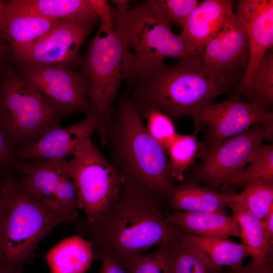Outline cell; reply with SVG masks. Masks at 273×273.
Segmentation results:
<instances>
[{"mask_svg": "<svg viewBox=\"0 0 273 273\" xmlns=\"http://www.w3.org/2000/svg\"><path fill=\"white\" fill-rule=\"evenodd\" d=\"M159 201L144 187L124 180L105 211L90 221L78 218L75 230L90 242L94 256L109 250L125 261L175 239L177 230L162 213Z\"/></svg>", "mask_w": 273, "mask_h": 273, "instance_id": "1", "label": "cell"}, {"mask_svg": "<svg viewBox=\"0 0 273 273\" xmlns=\"http://www.w3.org/2000/svg\"><path fill=\"white\" fill-rule=\"evenodd\" d=\"M72 224L53 202L29 190L13 171L0 177V273H22L40 242L57 225Z\"/></svg>", "mask_w": 273, "mask_h": 273, "instance_id": "2", "label": "cell"}, {"mask_svg": "<svg viewBox=\"0 0 273 273\" xmlns=\"http://www.w3.org/2000/svg\"><path fill=\"white\" fill-rule=\"evenodd\" d=\"M127 81L140 113L156 109L173 121L236 88L228 78L205 68L201 58L179 60L172 65L163 63Z\"/></svg>", "mask_w": 273, "mask_h": 273, "instance_id": "3", "label": "cell"}, {"mask_svg": "<svg viewBox=\"0 0 273 273\" xmlns=\"http://www.w3.org/2000/svg\"><path fill=\"white\" fill-rule=\"evenodd\" d=\"M105 145L109 161L127 180L163 200L173 184L167 151L148 132L138 107L129 95L119 96L114 108Z\"/></svg>", "mask_w": 273, "mask_h": 273, "instance_id": "4", "label": "cell"}, {"mask_svg": "<svg viewBox=\"0 0 273 273\" xmlns=\"http://www.w3.org/2000/svg\"><path fill=\"white\" fill-rule=\"evenodd\" d=\"M114 29L126 47L130 73L127 80L158 68L167 58H201L154 11L148 0L132 8L112 9Z\"/></svg>", "mask_w": 273, "mask_h": 273, "instance_id": "5", "label": "cell"}, {"mask_svg": "<svg viewBox=\"0 0 273 273\" xmlns=\"http://www.w3.org/2000/svg\"><path fill=\"white\" fill-rule=\"evenodd\" d=\"M85 77L89 90L93 113L97 116V129L101 145L106 135L114 112V103L122 82L129 77V59L122 40L114 26L100 25L90 41L78 66Z\"/></svg>", "mask_w": 273, "mask_h": 273, "instance_id": "6", "label": "cell"}, {"mask_svg": "<svg viewBox=\"0 0 273 273\" xmlns=\"http://www.w3.org/2000/svg\"><path fill=\"white\" fill-rule=\"evenodd\" d=\"M66 116L39 96L11 68L0 73V127L18 152Z\"/></svg>", "mask_w": 273, "mask_h": 273, "instance_id": "7", "label": "cell"}, {"mask_svg": "<svg viewBox=\"0 0 273 273\" xmlns=\"http://www.w3.org/2000/svg\"><path fill=\"white\" fill-rule=\"evenodd\" d=\"M69 161L79 209L92 221L116 199L124 179L93 143L92 137L78 147Z\"/></svg>", "mask_w": 273, "mask_h": 273, "instance_id": "8", "label": "cell"}, {"mask_svg": "<svg viewBox=\"0 0 273 273\" xmlns=\"http://www.w3.org/2000/svg\"><path fill=\"white\" fill-rule=\"evenodd\" d=\"M272 136L273 119L256 124L225 140L195 165L188 181L203 183L217 192L234 185L252 153Z\"/></svg>", "mask_w": 273, "mask_h": 273, "instance_id": "9", "label": "cell"}, {"mask_svg": "<svg viewBox=\"0 0 273 273\" xmlns=\"http://www.w3.org/2000/svg\"><path fill=\"white\" fill-rule=\"evenodd\" d=\"M17 63L26 82L66 117L93 113L89 86L80 71L64 65Z\"/></svg>", "mask_w": 273, "mask_h": 273, "instance_id": "10", "label": "cell"}, {"mask_svg": "<svg viewBox=\"0 0 273 273\" xmlns=\"http://www.w3.org/2000/svg\"><path fill=\"white\" fill-rule=\"evenodd\" d=\"M194 122L207 128L206 138L199 143L198 157L204 158L225 140L253 125L273 119V112L266 113L252 104L231 96L224 101L197 108L189 115Z\"/></svg>", "mask_w": 273, "mask_h": 273, "instance_id": "11", "label": "cell"}, {"mask_svg": "<svg viewBox=\"0 0 273 273\" xmlns=\"http://www.w3.org/2000/svg\"><path fill=\"white\" fill-rule=\"evenodd\" d=\"M12 171L34 194L54 202L69 217L77 216L79 209L67 159L20 160Z\"/></svg>", "mask_w": 273, "mask_h": 273, "instance_id": "12", "label": "cell"}, {"mask_svg": "<svg viewBox=\"0 0 273 273\" xmlns=\"http://www.w3.org/2000/svg\"><path fill=\"white\" fill-rule=\"evenodd\" d=\"M249 58L245 26L233 11L203 50L202 64L208 70L229 79L237 88L245 75Z\"/></svg>", "mask_w": 273, "mask_h": 273, "instance_id": "13", "label": "cell"}, {"mask_svg": "<svg viewBox=\"0 0 273 273\" xmlns=\"http://www.w3.org/2000/svg\"><path fill=\"white\" fill-rule=\"evenodd\" d=\"M95 23L62 20L14 59L16 63L77 67L81 46Z\"/></svg>", "mask_w": 273, "mask_h": 273, "instance_id": "14", "label": "cell"}, {"mask_svg": "<svg viewBox=\"0 0 273 273\" xmlns=\"http://www.w3.org/2000/svg\"><path fill=\"white\" fill-rule=\"evenodd\" d=\"M234 14L244 24L250 48V58L245 75L233 92L234 96L248 97L260 63L273 48V1L240 0Z\"/></svg>", "mask_w": 273, "mask_h": 273, "instance_id": "15", "label": "cell"}, {"mask_svg": "<svg viewBox=\"0 0 273 273\" xmlns=\"http://www.w3.org/2000/svg\"><path fill=\"white\" fill-rule=\"evenodd\" d=\"M99 120L93 113L82 121L66 127L54 128L18 152L20 160L66 159L97 131Z\"/></svg>", "mask_w": 273, "mask_h": 273, "instance_id": "16", "label": "cell"}, {"mask_svg": "<svg viewBox=\"0 0 273 273\" xmlns=\"http://www.w3.org/2000/svg\"><path fill=\"white\" fill-rule=\"evenodd\" d=\"M233 12L232 1L205 0L199 2L178 34L198 55L223 26Z\"/></svg>", "mask_w": 273, "mask_h": 273, "instance_id": "17", "label": "cell"}, {"mask_svg": "<svg viewBox=\"0 0 273 273\" xmlns=\"http://www.w3.org/2000/svg\"><path fill=\"white\" fill-rule=\"evenodd\" d=\"M237 193H219L187 181L171 185L163 199L173 210L186 212H214L227 215L225 207L236 198Z\"/></svg>", "mask_w": 273, "mask_h": 273, "instance_id": "18", "label": "cell"}, {"mask_svg": "<svg viewBox=\"0 0 273 273\" xmlns=\"http://www.w3.org/2000/svg\"><path fill=\"white\" fill-rule=\"evenodd\" d=\"M61 20L21 13L10 8L5 2L0 19V37L7 42L14 58Z\"/></svg>", "mask_w": 273, "mask_h": 273, "instance_id": "19", "label": "cell"}, {"mask_svg": "<svg viewBox=\"0 0 273 273\" xmlns=\"http://www.w3.org/2000/svg\"><path fill=\"white\" fill-rule=\"evenodd\" d=\"M167 221L178 230L202 237L227 239L240 237L239 225L233 217L214 212L173 210Z\"/></svg>", "mask_w": 273, "mask_h": 273, "instance_id": "20", "label": "cell"}, {"mask_svg": "<svg viewBox=\"0 0 273 273\" xmlns=\"http://www.w3.org/2000/svg\"><path fill=\"white\" fill-rule=\"evenodd\" d=\"M12 10L54 20L97 22L99 19L89 0H13Z\"/></svg>", "mask_w": 273, "mask_h": 273, "instance_id": "21", "label": "cell"}, {"mask_svg": "<svg viewBox=\"0 0 273 273\" xmlns=\"http://www.w3.org/2000/svg\"><path fill=\"white\" fill-rule=\"evenodd\" d=\"M175 240L183 247L202 253L220 267L226 266L233 269L240 267L244 259L251 256L248 246L226 239L199 236L177 230Z\"/></svg>", "mask_w": 273, "mask_h": 273, "instance_id": "22", "label": "cell"}, {"mask_svg": "<svg viewBox=\"0 0 273 273\" xmlns=\"http://www.w3.org/2000/svg\"><path fill=\"white\" fill-rule=\"evenodd\" d=\"M228 207L239 225L243 244L250 249L252 261L263 268L272 269L273 245L266 239L261 221L250 211L238 194Z\"/></svg>", "mask_w": 273, "mask_h": 273, "instance_id": "23", "label": "cell"}, {"mask_svg": "<svg viewBox=\"0 0 273 273\" xmlns=\"http://www.w3.org/2000/svg\"><path fill=\"white\" fill-rule=\"evenodd\" d=\"M94 259L92 244L78 234L60 242L45 256L50 273H85Z\"/></svg>", "mask_w": 273, "mask_h": 273, "instance_id": "24", "label": "cell"}, {"mask_svg": "<svg viewBox=\"0 0 273 273\" xmlns=\"http://www.w3.org/2000/svg\"><path fill=\"white\" fill-rule=\"evenodd\" d=\"M194 126V131L191 134L177 133L167 149L168 164L173 179H180L198 157L199 143L197 135L203 126L196 122Z\"/></svg>", "mask_w": 273, "mask_h": 273, "instance_id": "25", "label": "cell"}, {"mask_svg": "<svg viewBox=\"0 0 273 273\" xmlns=\"http://www.w3.org/2000/svg\"><path fill=\"white\" fill-rule=\"evenodd\" d=\"M169 264L170 273H223L203 254L183 247L175 240L169 243Z\"/></svg>", "mask_w": 273, "mask_h": 273, "instance_id": "26", "label": "cell"}, {"mask_svg": "<svg viewBox=\"0 0 273 273\" xmlns=\"http://www.w3.org/2000/svg\"><path fill=\"white\" fill-rule=\"evenodd\" d=\"M251 103L266 113L272 112L273 48L262 58L253 79L248 97Z\"/></svg>", "mask_w": 273, "mask_h": 273, "instance_id": "27", "label": "cell"}, {"mask_svg": "<svg viewBox=\"0 0 273 273\" xmlns=\"http://www.w3.org/2000/svg\"><path fill=\"white\" fill-rule=\"evenodd\" d=\"M245 185L238 195L250 211L262 221L273 210V181L254 180Z\"/></svg>", "mask_w": 273, "mask_h": 273, "instance_id": "28", "label": "cell"}, {"mask_svg": "<svg viewBox=\"0 0 273 273\" xmlns=\"http://www.w3.org/2000/svg\"><path fill=\"white\" fill-rule=\"evenodd\" d=\"M170 242L158 246L151 252L135 254L123 261L129 273H170Z\"/></svg>", "mask_w": 273, "mask_h": 273, "instance_id": "29", "label": "cell"}, {"mask_svg": "<svg viewBox=\"0 0 273 273\" xmlns=\"http://www.w3.org/2000/svg\"><path fill=\"white\" fill-rule=\"evenodd\" d=\"M248 163L234 185L254 180L273 181V146H261L250 156Z\"/></svg>", "mask_w": 273, "mask_h": 273, "instance_id": "30", "label": "cell"}, {"mask_svg": "<svg viewBox=\"0 0 273 273\" xmlns=\"http://www.w3.org/2000/svg\"><path fill=\"white\" fill-rule=\"evenodd\" d=\"M158 15L170 27L175 25L181 30L193 11L197 0H148Z\"/></svg>", "mask_w": 273, "mask_h": 273, "instance_id": "31", "label": "cell"}, {"mask_svg": "<svg viewBox=\"0 0 273 273\" xmlns=\"http://www.w3.org/2000/svg\"><path fill=\"white\" fill-rule=\"evenodd\" d=\"M140 114L142 119H146V127L148 132L167 151L177 134L173 121L156 109H148Z\"/></svg>", "mask_w": 273, "mask_h": 273, "instance_id": "32", "label": "cell"}, {"mask_svg": "<svg viewBox=\"0 0 273 273\" xmlns=\"http://www.w3.org/2000/svg\"><path fill=\"white\" fill-rule=\"evenodd\" d=\"M19 161L18 151L10 143L0 127V173L12 171Z\"/></svg>", "mask_w": 273, "mask_h": 273, "instance_id": "33", "label": "cell"}, {"mask_svg": "<svg viewBox=\"0 0 273 273\" xmlns=\"http://www.w3.org/2000/svg\"><path fill=\"white\" fill-rule=\"evenodd\" d=\"M95 258L101 260L99 273H129L124 262L111 251H102Z\"/></svg>", "mask_w": 273, "mask_h": 273, "instance_id": "34", "label": "cell"}, {"mask_svg": "<svg viewBox=\"0 0 273 273\" xmlns=\"http://www.w3.org/2000/svg\"><path fill=\"white\" fill-rule=\"evenodd\" d=\"M97 16L101 20V25L108 28L114 27L112 9L105 0H89Z\"/></svg>", "mask_w": 273, "mask_h": 273, "instance_id": "35", "label": "cell"}, {"mask_svg": "<svg viewBox=\"0 0 273 273\" xmlns=\"http://www.w3.org/2000/svg\"><path fill=\"white\" fill-rule=\"evenodd\" d=\"M230 273H273V270L257 265L251 260L247 264L230 269Z\"/></svg>", "mask_w": 273, "mask_h": 273, "instance_id": "36", "label": "cell"}, {"mask_svg": "<svg viewBox=\"0 0 273 273\" xmlns=\"http://www.w3.org/2000/svg\"><path fill=\"white\" fill-rule=\"evenodd\" d=\"M261 223L268 243L273 245V210Z\"/></svg>", "mask_w": 273, "mask_h": 273, "instance_id": "37", "label": "cell"}, {"mask_svg": "<svg viewBox=\"0 0 273 273\" xmlns=\"http://www.w3.org/2000/svg\"><path fill=\"white\" fill-rule=\"evenodd\" d=\"M112 2L115 5L116 9H124L129 7V1L126 0H115L112 1Z\"/></svg>", "mask_w": 273, "mask_h": 273, "instance_id": "38", "label": "cell"}, {"mask_svg": "<svg viewBox=\"0 0 273 273\" xmlns=\"http://www.w3.org/2000/svg\"><path fill=\"white\" fill-rule=\"evenodd\" d=\"M5 7V2L0 1V19L3 15Z\"/></svg>", "mask_w": 273, "mask_h": 273, "instance_id": "39", "label": "cell"}, {"mask_svg": "<svg viewBox=\"0 0 273 273\" xmlns=\"http://www.w3.org/2000/svg\"><path fill=\"white\" fill-rule=\"evenodd\" d=\"M3 47L4 46L2 43V41L0 37V58L3 56V53L4 52V49Z\"/></svg>", "mask_w": 273, "mask_h": 273, "instance_id": "40", "label": "cell"}]
</instances>
